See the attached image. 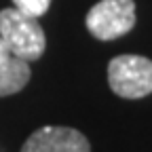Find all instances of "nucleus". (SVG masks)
<instances>
[{"label": "nucleus", "instance_id": "nucleus-3", "mask_svg": "<svg viewBox=\"0 0 152 152\" xmlns=\"http://www.w3.org/2000/svg\"><path fill=\"white\" fill-rule=\"evenodd\" d=\"M89 34L97 40L121 38L135 26V2L133 0H99L85 17Z\"/></svg>", "mask_w": 152, "mask_h": 152}, {"label": "nucleus", "instance_id": "nucleus-1", "mask_svg": "<svg viewBox=\"0 0 152 152\" xmlns=\"http://www.w3.org/2000/svg\"><path fill=\"white\" fill-rule=\"evenodd\" d=\"M0 38L9 55L28 64L40 59L47 47L45 30L38 19L17 11L15 7L0 11Z\"/></svg>", "mask_w": 152, "mask_h": 152}, {"label": "nucleus", "instance_id": "nucleus-4", "mask_svg": "<svg viewBox=\"0 0 152 152\" xmlns=\"http://www.w3.org/2000/svg\"><path fill=\"white\" fill-rule=\"evenodd\" d=\"M21 152H91V144L78 129L49 125L36 129L21 146Z\"/></svg>", "mask_w": 152, "mask_h": 152}, {"label": "nucleus", "instance_id": "nucleus-7", "mask_svg": "<svg viewBox=\"0 0 152 152\" xmlns=\"http://www.w3.org/2000/svg\"><path fill=\"white\" fill-rule=\"evenodd\" d=\"M7 57H9V51H7V47H4V42H2V38H0V61L7 59Z\"/></svg>", "mask_w": 152, "mask_h": 152}, {"label": "nucleus", "instance_id": "nucleus-2", "mask_svg": "<svg viewBox=\"0 0 152 152\" xmlns=\"http://www.w3.org/2000/svg\"><path fill=\"white\" fill-rule=\"evenodd\" d=\"M110 89L123 99H142L152 93V59L142 55H118L108 64Z\"/></svg>", "mask_w": 152, "mask_h": 152}, {"label": "nucleus", "instance_id": "nucleus-6", "mask_svg": "<svg viewBox=\"0 0 152 152\" xmlns=\"http://www.w3.org/2000/svg\"><path fill=\"white\" fill-rule=\"evenodd\" d=\"M13 4H15L17 11H21V13L38 19V17H42L49 11L51 0H13Z\"/></svg>", "mask_w": 152, "mask_h": 152}, {"label": "nucleus", "instance_id": "nucleus-5", "mask_svg": "<svg viewBox=\"0 0 152 152\" xmlns=\"http://www.w3.org/2000/svg\"><path fill=\"white\" fill-rule=\"evenodd\" d=\"M30 80V66L23 59L9 55L0 61V97L19 93Z\"/></svg>", "mask_w": 152, "mask_h": 152}]
</instances>
